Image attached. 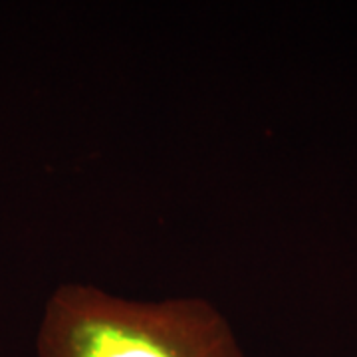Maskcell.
<instances>
[{
    "label": "cell",
    "mask_w": 357,
    "mask_h": 357,
    "mask_svg": "<svg viewBox=\"0 0 357 357\" xmlns=\"http://www.w3.org/2000/svg\"><path fill=\"white\" fill-rule=\"evenodd\" d=\"M38 357H244L217 306L199 296L129 300L66 282L46 300Z\"/></svg>",
    "instance_id": "cell-1"
}]
</instances>
